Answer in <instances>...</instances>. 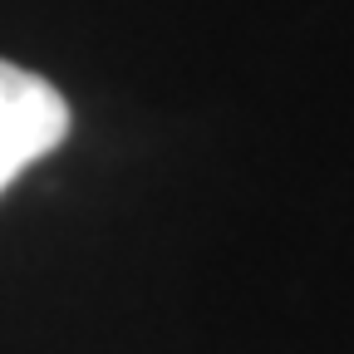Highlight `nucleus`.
<instances>
[{
  "label": "nucleus",
  "instance_id": "obj_1",
  "mask_svg": "<svg viewBox=\"0 0 354 354\" xmlns=\"http://www.w3.org/2000/svg\"><path fill=\"white\" fill-rule=\"evenodd\" d=\"M69 133V104L64 94L10 59H0V192L15 177L55 153Z\"/></svg>",
  "mask_w": 354,
  "mask_h": 354
}]
</instances>
